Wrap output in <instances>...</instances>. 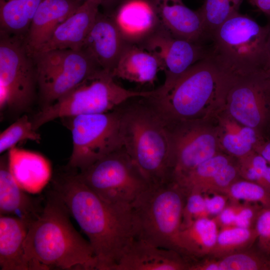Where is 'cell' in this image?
<instances>
[{
    "instance_id": "1",
    "label": "cell",
    "mask_w": 270,
    "mask_h": 270,
    "mask_svg": "<svg viewBox=\"0 0 270 270\" xmlns=\"http://www.w3.org/2000/svg\"><path fill=\"white\" fill-rule=\"evenodd\" d=\"M52 183V190L87 236L97 260V270H114L135 238L130 204L103 200L80 180L77 172L60 174Z\"/></svg>"
},
{
    "instance_id": "2",
    "label": "cell",
    "mask_w": 270,
    "mask_h": 270,
    "mask_svg": "<svg viewBox=\"0 0 270 270\" xmlns=\"http://www.w3.org/2000/svg\"><path fill=\"white\" fill-rule=\"evenodd\" d=\"M58 194L48 192L43 210L28 226L24 248L31 270H97L92 248L74 227Z\"/></svg>"
},
{
    "instance_id": "3",
    "label": "cell",
    "mask_w": 270,
    "mask_h": 270,
    "mask_svg": "<svg viewBox=\"0 0 270 270\" xmlns=\"http://www.w3.org/2000/svg\"><path fill=\"white\" fill-rule=\"evenodd\" d=\"M232 78L208 56L148 98L168 124L205 122L224 106Z\"/></svg>"
},
{
    "instance_id": "4",
    "label": "cell",
    "mask_w": 270,
    "mask_h": 270,
    "mask_svg": "<svg viewBox=\"0 0 270 270\" xmlns=\"http://www.w3.org/2000/svg\"><path fill=\"white\" fill-rule=\"evenodd\" d=\"M122 147L150 185L170 182L172 156L168 126L148 97L118 107Z\"/></svg>"
},
{
    "instance_id": "5",
    "label": "cell",
    "mask_w": 270,
    "mask_h": 270,
    "mask_svg": "<svg viewBox=\"0 0 270 270\" xmlns=\"http://www.w3.org/2000/svg\"><path fill=\"white\" fill-rule=\"evenodd\" d=\"M268 28L238 12L212 34L210 56L228 75L243 77L270 68Z\"/></svg>"
},
{
    "instance_id": "6",
    "label": "cell",
    "mask_w": 270,
    "mask_h": 270,
    "mask_svg": "<svg viewBox=\"0 0 270 270\" xmlns=\"http://www.w3.org/2000/svg\"><path fill=\"white\" fill-rule=\"evenodd\" d=\"M186 198L174 182L149 185L130 204L135 238L178 252V236Z\"/></svg>"
},
{
    "instance_id": "7",
    "label": "cell",
    "mask_w": 270,
    "mask_h": 270,
    "mask_svg": "<svg viewBox=\"0 0 270 270\" xmlns=\"http://www.w3.org/2000/svg\"><path fill=\"white\" fill-rule=\"evenodd\" d=\"M154 90H127L114 81L111 73L100 69L58 100L42 108L32 120L35 130L56 120L112 111L136 97H148Z\"/></svg>"
},
{
    "instance_id": "8",
    "label": "cell",
    "mask_w": 270,
    "mask_h": 270,
    "mask_svg": "<svg viewBox=\"0 0 270 270\" xmlns=\"http://www.w3.org/2000/svg\"><path fill=\"white\" fill-rule=\"evenodd\" d=\"M37 86L35 64L25 37L0 32V110L26 111L32 104Z\"/></svg>"
},
{
    "instance_id": "9",
    "label": "cell",
    "mask_w": 270,
    "mask_h": 270,
    "mask_svg": "<svg viewBox=\"0 0 270 270\" xmlns=\"http://www.w3.org/2000/svg\"><path fill=\"white\" fill-rule=\"evenodd\" d=\"M61 119L72 134V150L68 165L72 170H82L123 146L118 107Z\"/></svg>"
},
{
    "instance_id": "10",
    "label": "cell",
    "mask_w": 270,
    "mask_h": 270,
    "mask_svg": "<svg viewBox=\"0 0 270 270\" xmlns=\"http://www.w3.org/2000/svg\"><path fill=\"white\" fill-rule=\"evenodd\" d=\"M42 107L56 101L100 68L84 50L32 54Z\"/></svg>"
},
{
    "instance_id": "11",
    "label": "cell",
    "mask_w": 270,
    "mask_h": 270,
    "mask_svg": "<svg viewBox=\"0 0 270 270\" xmlns=\"http://www.w3.org/2000/svg\"><path fill=\"white\" fill-rule=\"evenodd\" d=\"M77 174L100 197L114 204H131L150 185L123 147Z\"/></svg>"
},
{
    "instance_id": "12",
    "label": "cell",
    "mask_w": 270,
    "mask_h": 270,
    "mask_svg": "<svg viewBox=\"0 0 270 270\" xmlns=\"http://www.w3.org/2000/svg\"><path fill=\"white\" fill-rule=\"evenodd\" d=\"M224 106L234 120L266 139L270 133V76L260 72L233 78Z\"/></svg>"
},
{
    "instance_id": "13",
    "label": "cell",
    "mask_w": 270,
    "mask_h": 270,
    "mask_svg": "<svg viewBox=\"0 0 270 270\" xmlns=\"http://www.w3.org/2000/svg\"><path fill=\"white\" fill-rule=\"evenodd\" d=\"M167 124L172 146V168L170 182L220 153L217 130L207 126L204 122Z\"/></svg>"
},
{
    "instance_id": "14",
    "label": "cell",
    "mask_w": 270,
    "mask_h": 270,
    "mask_svg": "<svg viewBox=\"0 0 270 270\" xmlns=\"http://www.w3.org/2000/svg\"><path fill=\"white\" fill-rule=\"evenodd\" d=\"M142 44V48L157 59L165 74L163 84L169 87L191 66L208 56V47L174 36L160 26Z\"/></svg>"
},
{
    "instance_id": "15",
    "label": "cell",
    "mask_w": 270,
    "mask_h": 270,
    "mask_svg": "<svg viewBox=\"0 0 270 270\" xmlns=\"http://www.w3.org/2000/svg\"><path fill=\"white\" fill-rule=\"evenodd\" d=\"M190 260L178 252L134 238L114 270H188Z\"/></svg>"
},
{
    "instance_id": "16",
    "label": "cell",
    "mask_w": 270,
    "mask_h": 270,
    "mask_svg": "<svg viewBox=\"0 0 270 270\" xmlns=\"http://www.w3.org/2000/svg\"><path fill=\"white\" fill-rule=\"evenodd\" d=\"M160 26L174 36L204 44L209 39L198 10L186 6L183 0H149Z\"/></svg>"
},
{
    "instance_id": "17",
    "label": "cell",
    "mask_w": 270,
    "mask_h": 270,
    "mask_svg": "<svg viewBox=\"0 0 270 270\" xmlns=\"http://www.w3.org/2000/svg\"><path fill=\"white\" fill-rule=\"evenodd\" d=\"M101 5L100 0L84 2L56 28L48 40L36 52L60 49L82 50Z\"/></svg>"
},
{
    "instance_id": "18",
    "label": "cell",
    "mask_w": 270,
    "mask_h": 270,
    "mask_svg": "<svg viewBox=\"0 0 270 270\" xmlns=\"http://www.w3.org/2000/svg\"><path fill=\"white\" fill-rule=\"evenodd\" d=\"M127 44L112 16L98 12L82 49L100 68L112 73Z\"/></svg>"
},
{
    "instance_id": "19",
    "label": "cell",
    "mask_w": 270,
    "mask_h": 270,
    "mask_svg": "<svg viewBox=\"0 0 270 270\" xmlns=\"http://www.w3.org/2000/svg\"><path fill=\"white\" fill-rule=\"evenodd\" d=\"M112 18L124 40L130 44L143 43L160 27L149 0H127Z\"/></svg>"
},
{
    "instance_id": "20",
    "label": "cell",
    "mask_w": 270,
    "mask_h": 270,
    "mask_svg": "<svg viewBox=\"0 0 270 270\" xmlns=\"http://www.w3.org/2000/svg\"><path fill=\"white\" fill-rule=\"evenodd\" d=\"M82 2L78 0H42L33 16L25 42L29 53L38 51L56 28Z\"/></svg>"
},
{
    "instance_id": "21",
    "label": "cell",
    "mask_w": 270,
    "mask_h": 270,
    "mask_svg": "<svg viewBox=\"0 0 270 270\" xmlns=\"http://www.w3.org/2000/svg\"><path fill=\"white\" fill-rule=\"evenodd\" d=\"M17 183L8 166V154L0 159V214L18 218L29 225L42 213V200L28 195Z\"/></svg>"
},
{
    "instance_id": "22",
    "label": "cell",
    "mask_w": 270,
    "mask_h": 270,
    "mask_svg": "<svg viewBox=\"0 0 270 270\" xmlns=\"http://www.w3.org/2000/svg\"><path fill=\"white\" fill-rule=\"evenodd\" d=\"M8 156L12 174L26 192L39 193L50 180V164L39 153L14 147L8 150Z\"/></svg>"
},
{
    "instance_id": "23",
    "label": "cell",
    "mask_w": 270,
    "mask_h": 270,
    "mask_svg": "<svg viewBox=\"0 0 270 270\" xmlns=\"http://www.w3.org/2000/svg\"><path fill=\"white\" fill-rule=\"evenodd\" d=\"M29 224L12 216L0 217V268L1 270H31L24 244Z\"/></svg>"
},
{
    "instance_id": "24",
    "label": "cell",
    "mask_w": 270,
    "mask_h": 270,
    "mask_svg": "<svg viewBox=\"0 0 270 270\" xmlns=\"http://www.w3.org/2000/svg\"><path fill=\"white\" fill-rule=\"evenodd\" d=\"M156 58L142 47L128 44L124 48L112 75L140 84H152L160 70Z\"/></svg>"
},
{
    "instance_id": "25",
    "label": "cell",
    "mask_w": 270,
    "mask_h": 270,
    "mask_svg": "<svg viewBox=\"0 0 270 270\" xmlns=\"http://www.w3.org/2000/svg\"><path fill=\"white\" fill-rule=\"evenodd\" d=\"M219 228L214 219H196L180 228L178 236V252L190 260L209 256L215 246Z\"/></svg>"
},
{
    "instance_id": "26",
    "label": "cell",
    "mask_w": 270,
    "mask_h": 270,
    "mask_svg": "<svg viewBox=\"0 0 270 270\" xmlns=\"http://www.w3.org/2000/svg\"><path fill=\"white\" fill-rule=\"evenodd\" d=\"M220 124L217 130L220 145L238 159L254 151L266 140L256 130L238 123L228 114Z\"/></svg>"
},
{
    "instance_id": "27",
    "label": "cell",
    "mask_w": 270,
    "mask_h": 270,
    "mask_svg": "<svg viewBox=\"0 0 270 270\" xmlns=\"http://www.w3.org/2000/svg\"><path fill=\"white\" fill-rule=\"evenodd\" d=\"M42 0H0V32L25 37Z\"/></svg>"
},
{
    "instance_id": "28",
    "label": "cell",
    "mask_w": 270,
    "mask_h": 270,
    "mask_svg": "<svg viewBox=\"0 0 270 270\" xmlns=\"http://www.w3.org/2000/svg\"><path fill=\"white\" fill-rule=\"evenodd\" d=\"M232 161L230 156L219 153L171 182L181 188L186 196L192 192L203 194L216 174Z\"/></svg>"
},
{
    "instance_id": "29",
    "label": "cell",
    "mask_w": 270,
    "mask_h": 270,
    "mask_svg": "<svg viewBox=\"0 0 270 270\" xmlns=\"http://www.w3.org/2000/svg\"><path fill=\"white\" fill-rule=\"evenodd\" d=\"M257 238L255 228L232 226L220 228L209 256L218 258L247 249L256 244Z\"/></svg>"
},
{
    "instance_id": "30",
    "label": "cell",
    "mask_w": 270,
    "mask_h": 270,
    "mask_svg": "<svg viewBox=\"0 0 270 270\" xmlns=\"http://www.w3.org/2000/svg\"><path fill=\"white\" fill-rule=\"evenodd\" d=\"M216 260L218 270H268V256L256 244Z\"/></svg>"
},
{
    "instance_id": "31",
    "label": "cell",
    "mask_w": 270,
    "mask_h": 270,
    "mask_svg": "<svg viewBox=\"0 0 270 270\" xmlns=\"http://www.w3.org/2000/svg\"><path fill=\"white\" fill-rule=\"evenodd\" d=\"M244 0H204L198 11L210 40L214 32L225 20L239 12Z\"/></svg>"
},
{
    "instance_id": "32",
    "label": "cell",
    "mask_w": 270,
    "mask_h": 270,
    "mask_svg": "<svg viewBox=\"0 0 270 270\" xmlns=\"http://www.w3.org/2000/svg\"><path fill=\"white\" fill-rule=\"evenodd\" d=\"M40 134L33 127L27 115L20 118L0 134V152L9 150L20 142L32 140L40 143Z\"/></svg>"
},
{
    "instance_id": "33",
    "label": "cell",
    "mask_w": 270,
    "mask_h": 270,
    "mask_svg": "<svg viewBox=\"0 0 270 270\" xmlns=\"http://www.w3.org/2000/svg\"><path fill=\"white\" fill-rule=\"evenodd\" d=\"M224 194L230 201L255 202L270 208V192L256 182L242 178L235 181Z\"/></svg>"
},
{
    "instance_id": "34",
    "label": "cell",
    "mask_w": 270,
    "mask_h": 270,
    "mask_svg": "<svg viewBox=\"0 0 270 270\" xmlns=\"http://www.w3.org/2000/svg\"><path fill=\"white\" fill-rule=\"evenodd\" d=\"M240 178L237 164L232 161L222 168L206 188L204 193L224 194L226 190L237 180Z\"/></svg>"
},
{
    "instance_id": "35",
    "label": "cell",
    "mask_w": 270,
    "mask_h": 270,
    "mask_svg": "<svg viewBox=\"0 0 270 270\" xmlns=\"http://www.w3.org/2000/svg\"><path fill=\"white\" fill-rule=\"evenodd\" d=\"M204 217H209L206 210L203 194L192 192L186 196L182 212L181 228L194 220Z\"/></svg>"
},
{
    "instance_id": "36",
    "label": "cell",
    "mask_w": 270,
    "mask_h": 270,
    "mask_svg": "<svg viewBox=\"0 0 270 270\" xmlns=\"http://www.w3.org/2000/svg\"><path fill=\"white\" fill-rule=\"evenodd\" d=\"M257 234L256 242L264 252L270 254V208H262L258 216L255 227Z\"/></svg>"
},
{
    "instance_id": "37",
    "label": "cell",
    "mask_w": 270,
    "mask_h": 270,
    "mask_svg": "<svg viewBox=\"0 0 270 270\" xmlns=\"http://www.w3.org/2000/svg\"><path fill=\"white\" fill-rule=\"evenodd\" d=\"M262 208L258 203L240 202L236 214L234 226L254 228L258 216Z\"/></svg>"
},
{
    "instance_id": "38",
    "label": "cell",
    "mask_w": 270,
    "mask_h": 270,
    "mask_svg": "<svg viewBox=\"0 0 270 270\" xmlns=\"http://www.w3.org/2000/svg\"><path fill=\"white\" fill-rule=\"evenodd\" d=\"M240 202L229 200L224 209L213 218L219 230L234 226L236 214Z\"/></svg>"
},
{
    "instance_id": "39",
    "label": "cell",
    "mask_w": 270,
    "mask_h": 270,
    "mask_svg": "<svg viewBox=\"0 0 270 270\" xmlns=\"http://www.w3.org/2000/svg\"><path fill=\"white\" fill-rule=\"evenodd\" d=\"M211 196H208L206 194H203L206 210L208 216H216L221 212L226 206L228 202V198L224 194L218 193H208Z\"/></svg>"
},
{
    "instance_id": "40",
    "label": "cell",
    "mask_w": 270,
    "mask_h": 270,
    "mask_svg": "<svg viewBox=\"0 0 270 270\" xmlns=\"http://www.w3.org/2000/svg\"><path fill=\"white\" fill-rule=\"evenodd\" d=\"M255 150L270 164V140H265Z\"/></svg>"
},
{
    "instance_id": "41",
    "label": "cell",
    "mask_w": 270,
    "mask_h": 270,
    "mask_svg": "<svg viewBox=\"0 0 270 270\" xmlns=\"http://www.w3.org/2000/svg\"><path fill=\"white\" fill-rule=\"evenodd\" d=\"M249 1L266 16H270V0H249Z\"/></svg>"
},
{
    "instance_id": "42",
    "label": "cell",
    "mask_w": 270,
    "mask_h": 270,
    "mask_svg": "<svg viewBox=\"0 0 270 270\" xmlns=\"http://www.w3.org/2000/svg\"><path fill=\"white\" fill-rule=\"evenodd\" d=\"M257 184L270 192V164L266 168Z\"/></svg>"
},
{
    "instance_id": "43",
    "label": "cell",
    "mask_w": 270,
    "mask_h": 270,
    "mask_svg": "<svg viewBox=\"0 0 270 270\" xmlns=\"http://www.w3.org/2000/svg\"><path fill=\"white\" fill-rule=\"evenodd\" d=\"M82 2L87 0H78ZM101 1L102 5L106 8H108L114 4L118 0H100Z\"/></svg>"
},
{
    "instance_id": "44",
    "label": "cell",
    "mask_w": 270,
    "mask_h": 270,
    "mask_svg": "<svg viewBox=\"0 0 270 270\" xmlns=\"http://www.w3.org/2000/svg\"><path fill=\"white\" fill-rule=\"evenodd\" d=\"M267 18V22L266 24L268 26V52L270 56V16H266ZM267 74L270 76V68L267 72Z\"/></svg>"
},
{
    "instance_id": "45",
    "label": "cell",
    "mask_w": 270,
    "mask_h": 270,
    "mask_svg": "<svg viewBox=\"0 0 270 270\" xmlns=\"http://www.w3.org/2000/svg\"><path fill=\"white\" fill-rule=\"evenodd\" d=\"M268 270H270V254L268 255Z\"/></svg>"
}]
</instances>
